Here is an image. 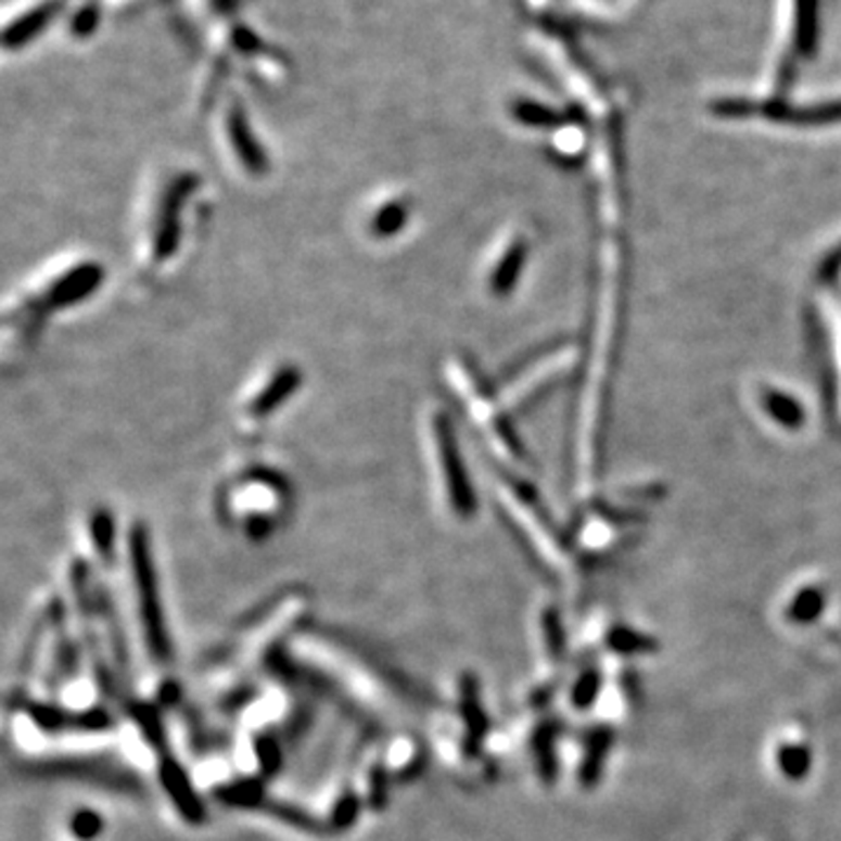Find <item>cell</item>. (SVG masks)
Returning <instances> with one entry per match:
<instances>
[{"mask_svg":"<svg viewBox=\"0 0 841 841\" xmlns=\"http://www.w3.org/2000/svg\"><path fill=\"white\" fill-rule=\"evenodd\" d=\"M87 533L91 547H94V555L101 559V563L111 565L115 559V514L109 508H103V505L91 508L87 517Z\"/></svg>","mask_w":841,"mask_h":841,"instance_id":"12","label":"cell"},{"mask_svg":"<svg viewBox=\"0 0 841 841\" xmlns=\"http://www.w3.org/2000/svg\"><path fill=\"white\" fill-rule=\"evenodd\" d=\"M206 206L202 174L178 168L160 180L143 213L136 246V279L145 285L157 283L180 265L196 227L204 222Z\"/></svg>","mask_w":841,"mask_h":841,"instance_id":"1","label":"cell"},{"mask_svg":"<svg viewBox=\"0 0 841 841\" xmlns=\"http://www.w3.org/2000/svg\"><path fill=\"white\" fill-rule=\"evenodd\" d=\"M304 384L302 367L293 360H279L241 397L237 407V428L241 437H257L281 415Z\"/></svg>","mask_w":841,"mask_h":841,"instance_id":"6","label":"cell"},{"mask_svg":"<svg viewBox=\"0 0 841 841\" xmlns=\"http://www.w3.org/2000/svg\"><path fill=\"white\" fill-rule=\"evenodd\" d=\"M71 834L80 841H94L103 832V818L99 812H91V808H80L71 816Z\"/></svg>","mask_w":841,"mask_h":841,"instance_id":"15","label":"cell"},{"mask_svg":"<svg viewBox=\"0 0 841 841\" xmlns=\"http://www.w3.org/2000/svg\"><path fill=\"white\" fill-rule=\"evenodd\" d=\"M415 218V202L405 192L379 196L365 213V234L374 243H386L400 237Z\"/></svg>","mask_w":841,"mask_h":841,"instance_id":"9","label":"cell"},{"mask_svg":"<svg viewBox=\"0 0 841 841\" xmlns=\"http://www.w3.org/2000/svg\"><path fill=\"white\" fill-rule=\"evenodd\" d=\"M222 798L232 802L234 806H255L265 804V792H263V786H259L257 781H246V783H237V786H229Z\"/></svg>","mask_w":841,"mask_h":841,"instance_id":"16","label":"cell"},{"mask_svg":"<svg viewBox=\"0 0 841 841\" xmlns=\"http://www.w3.org/2000/svg\"><path fill=\"white\" fill-rule=\"evenodd\" d=\"M66 8V0H42L40 5L28 8L17 20H12L3 30V48L22 50L34 42Z\"/></svg>","mask_w":841,"mask_h":841,"instance_id":"11","label":"cell"},{"mask_svg":"<svg viewBox=\"0 0 841 841\" xmlns=\"http://www.w3.org/2000/svg\"><path fill=\"white\" fill-rule=\"evenodd\" d=\"M445 379L451 386L454 395L458 397V403L463 405V409L470 415L472 425L486 437L488 445H492L498 454L505 458H514V439L508 431V423L498 415V409L492 400V395L484 388V381L477 372V367L470 362L463 354H454L447 358L445 365Z\"/></svg>","mask_w":841,"mask_h":841,"instance_id":"7","label":"cell"},{"mask_svg":"<svg viewBox=\"0 0 841 841\" xmlns=\"http://www.w3.org/2000/svg\"><path fill=\"white\" fill-rule=\"evenodd\" d=\"M222 127L229 152H232V160L239 166V171L251 180L267 178L271 171V160L251 125L246 105L241 101L229 103Z\"/></svg>","mask_w":841,"mask_h":841,"instance_id":"8","label":"cell"},{"mask_svg":"<svg viewBox=\"0 0 841 841\" xmlns=\"http://www.w3.org/2000/svg\"><path fill=\"white\" fill-rule=\"evenodd\" d=\"M263 806H267V812L271 816L281 818L283 823L293 825V828H297V830H304V832H318L320 830V823L309 812H304V808H297L293 804H281V802H265Z\"/></svg>","mask_w":841,"mask_h":841,"instance_id":"14","label":"cell"},{"mask_svg":"<svg viewBox=\"0 0 841 841\" xmlns=\"http://www.w3.org/2000/svg\"><path fill=\"white\" fill-rule=\"evenodd\" d=\"M105 271L99 259L75 257L42 271L26 285L17 297H12L3 314V344L5 351H24L36 342L38 332L50 316L80 307L103 285Z\"/></svg>","mask_w":841,"mask_h":841,"instance_id":"2","label":"cell"},{"mask_svg":"<svg viewBox=\"0 0 841 841\" xmlns=\"http://www.w3.org/2000/svg\"><path fill=\"white\" fill-rule=\"evenodd\" d=\"M358 812H360V800H358V794L346 792L344 798H342L340 802H336V806H334L332 818H330V828H334V830H346L348 825H354V823H356Z\"/></svg>","mask_w":841,"mask_h":841,"instance_id":"17","label":"cell"},{"mask_svg":"<svg viewBox=\"0 0 841 841\" xmlns=\"http://www.w3.org/2000/svg\"><path fill=\"white\" fill-rule=\"evenodd\" d=\"M157 772H160V783L168 794V800L174 802L176 812L190 825H202L206 818V808L202 800H199L196 790L192 788V781L188 778V774L182 772L180 764L171 755H162Z\"/></svg>","mask_w":841,"mask_h":841,"instance_id":"10","label":"cell"},{"mask_svg":"<svg viewBox=\"0 0 841 841\" xmlns=\"http://www.w3.org/2000/svg\"><path fill=\"white\" fill-rule=\"evenodd\" d=\"M99 20H101L99 5H85L82 10L75 12V17L71 20V34L75 38H87L99 28Z\"/></svg>","mask_w":841,"mask_h":841,"instance_id":"19","label":"cell"},{"mask_svg":"<svg viewBox=\"0 0 841 841\" xmlns=\"http://www.w3.org/2000/svg\"><path fill=\"white\" fill-rule=\"evenodd\" d=\"M425 445L428 458L433 461V475L445 498L449 512L456 519H470L477 512L475 486L470 482L466 461L458 445L456 428L445 407L433 405L425 411Z\"/></svg>","mask_w":841,"mask_h":841,"instance_id":"4","label":"cell"},{"mask_svg":"<svg viewBox=\"0 0 841 841\" xmlns=\"http://www.w3.org/2000/svg\"><path fill=\"white\" fill-rule=\"evenodd\" d=\"M293 492L283 472L265 463H243L218 484L216 508L222 522L237 526L251 540H265L281 526Z\"/></svg>","mask_w":841,"mask_h":841,"instance_id":"3","label":"cell"},{"mask_svg":"<svg viewBox=\"0 0 841 841\" xmlns=\"http://www.w3.org/2000/svg\"><path fill=\"white\" fill-rule=\"evenodd\" d=\"M524 243L526 241L522 239H514L510 241V246L496 257L492 271H488V288H492V293L505 295L514 285L517 273L524 263Z\"/></svg>","mask_w":841,"mask_h":841,"instance_id":"13","label":"cell"},{"mask_svg":"<svg viewBox=\"0 0 841 841\" xmlns=\"http://www.w3.org/2000/svg\"><path fill=\"white\" fill-rule=\"evenodd\" d=\"M127 555H129V571L133 577V591L139 599V615L145 644L150 654L160 664H168L174 660V648L168 640V632L164 624V610L160 601V583L155 571V557H152L150 533L143 522H133L127 531Z\"/></svg>","mask_w":841,"mask_h":841,"instance_id":"5","label":"cell"},{"mask_svg":"<svg viewBox=\"0 0 841 841\" xmlns=\"http://www.w3.org/2000/svg\"><path fill=\"white\" fill-rule=\"evenodd\" d=\"M255 757L259 764V772H265L267 776L281 767V748L269 737L255 741Z\"/></svg>","mask_w":841,"mask_h":841,"instance_id":"18","label":"cell"},{"mask_svg":"<svg viewBox=\"0 0 841 841\" xmlns=\"http://www.w3.org/2000/svg\"><path fill=\"white\" fill-rule=\"evenodd\" d=\"M388 778L384 772V764H377V769L370 772V806L384 808L388 798Z\"/></svg>","mask_w":841,"mask_h":841,"instance_id":"20","label":"cell"}]
</instances>
